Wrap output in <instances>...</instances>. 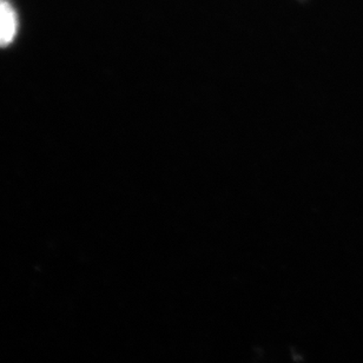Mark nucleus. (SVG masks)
<instances>
[{
    "label": "nucleus",
    "mask_w": 363,
    "mask_h": 363,
    "mask_svg": "<svg viewBox=\"0 0 363 363\" xmlns=\"http://www.w3.org/2000/svg\"><path fill=\"white\" fill-rule=\"evenodd\" d=\"M18 31V18L13 6L7 0H0V48L13 42Z\"/></svg>",
    "instance_id": "obj_1"
}]
</instances>
